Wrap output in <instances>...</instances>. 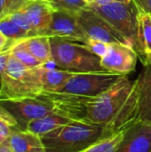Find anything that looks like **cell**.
<instances>
[{
  "mask_svg": "<svg viewBox=\"0 0 151 152\" xmlns=\"http://www.w3.org/2000/svg\"><path fill=\"white\" fill-rule=\"evenodd\" d=\"M137 98V79L123 76L108 91L91 99L85 122L119 131L133 122Z\"/></svg>",
  "mask_w": 151,
  "mask_h": 152,
  "instance_id": "6da1fadb",
  "label": "cell"
},
{
  "mask_svg": "<svg viewBox=\"0 0 151 152\" xmlns=\"http://www.w3.org/2000/svg\"><path fill=\"white\" fill-rule=\"evenodd\" d=\"M117 131L88 122L73 121L41 137L45 152H85Z\"/></svg>",
  "mask_w": 151,
  "mask_h": 152,
  "instance_id": "7a4b0ae2",
  "label": "cell"
},
{
  "mask_svg": "<svg viewBox=\"0 0 151 152\" xmlns=\"http://www.w3.org/2000/svg\"><path fill=\"white\" fill-rule=\"evenodd\" d=\"M52 57L59 69L77 73L108 72L101 65V58L84 44L61 37H50Z\"/></svg>",
  "mask_w": 151,
  "mask_h": 152,
  "instance_id": "3957f363",
  "label": "cell"
},
{
  "mask_svg": "<svg viewBox=\"0 0 151 152\" xmlns=\"http://www.w3.org/2000/svg\"><path fill=\"white\" fill-rule=\"evenodd\" d=\"M42 92L39 67H26L11 53L0 84V99L36 96Z\"/></svg>",
  "mask_w": 151,
  "mask_h": 152,
  "instance_id": "277c9868",
  "label": "cell"
},
{
  "mask_svg": "<svg viewBox=\"0 0 151 152\" xmlns=\"http://www.w3.org/2000/svg\"><path fill=\"white\" fill-rule=\"evenodd\" d=\"M136 49L139 9L132 0L128 3H112L103 5L89 4Z\"/></svg>",
  "mask_w": 151,
  "mask_h": 152,
  "instance_id": "5b68a950",
  "label": "cell"
},
{
  "mask_svg": "<svg viewBox=\"0 0 151 152\" xmlns=\"http://www.w3.org/2000/svg\"><path fill=\"white\" fill-rule=\"evenodd\" d=\"M0 105L14 118L21 130H26L34 120L56 114L53 103L43 93L36 96L0 99Z\"/></svg>",
  "mask_w": 151,
  "mask_h": 152,
  "instance_id": "8992f818",
  "label": "cell"
},
{
  "mask_svg": "<svg viewBox=\"0 0 151 152\" xmlns=\"http://www.w3.org/2000/svg\"><path fill=\"white\" fill-rule=\"evenodd\" d=\"M122 77L110 72L77 73L57 92L84 97H97L111 88Z\"/></svg>",
  "mask_w": 151,
  "mask_h": 152,
  "instance_id": "52a82bcc",
  "label": "cell"
},
{
  "mask_svg": "<svg viewBox=\"0 0 151 152\" xmlns=\"http://www.w3.org/2000/svg\"><path fill=\"white\" fill-rule=\"evenodd\" d=\"M76 17L87 38L103 41L108 44L123 43L129 45L128 42L90 5L77 12Z\"/></svg>",
  "mask_w": 151,
  "mask_h": 152,
  "instance_id": "ba28073f",
  "label": "cell"
},
{
  "mask_svg": "<svg viewBox=\"0 0 151 152\" xmlns=\"http://www.w3.org/2000/svg\"><path fill=\"white\" fill-rule=\"evenodd\" d=\"M139 55L135 49L123 43L109 44L107 53L101 58V67L108 72L127 76L134 71Z\"/></svg>",
  "mask_w": 151,
  "mask_h": 152,
  "instance_id": "9c48e42d",
  "label": "cell"
},
{
  "mask_svg": "<svg viewBox=\"0 0 151 152\" xmlns=\"http://www.w3.org/2000/svg\"><path fill=\"white\" fill-rule=\"evenodd\" d=\"M40 36L61 37L84 44L87 37L77 21L76 14L62 11H54L49 27Z\"/></svg>",
  "mask_w": 151,
  "mask_h": 152,
  "instance_id": "30bf717a",
  "label": "cell"
},
{
  "mask_svg": "<svg viewBox=\"0 0 151 152\" xmlns=\"http://www.w3.org/2000/svg\"><path fill=\"white\" fill-rule=\"evenodd\" d=\"M115 152H151V123L134 121L128 124Z\"/></svg>",
  "mask_w": 151,
  "mask_h": 152,
  "instance_id": "8fae6325",
  "label": "cell"
},
{
  "mask_svg": "<svg viewBox=\"0 0 151 152\" xmlns=\"http://www.w3.org/2000/svg\"><path fill=\"white\" fill-rule=\"evenodd\" d=\"M20 11L30 23L34 36H40L49 27L55 10L47 0H28Z\"/></svg>",
  "mask_w": 151,
  "mask_h": 152,
  "instance_id": "7c38bea8",
  "label": "cell"
},
{
  "mask_svg": "<svg viewBox=\"0 0 151 152\" xmlns=\"http://www.w3.org/2000/svg\"><path fill=\"white\" fill-rule=\"evenodd\" d=\"M138 98L134 121L151 123V65L145 64L138 76Z\"/></svg>",
  "mask_w": 151,
  "mask_h": 152,
  "instance_id": "4fadbf2b",
  "label": "cell"
},
{
  "mask_svg": "<svg viewBox=\"0 0 151 152\" xmlns=\"http://www.w3.org/2000/svg\"><path fill=\"white\" fill-rule=\"evenodd\" d=\"M7 147L12 152H45L40 136L21 129L12 133L7 141Z\"/></svg>",
  "mask_w": 151,
  "mask_h": 152,
  "instance_id": "5bb4252c",
  "label": "cell"
},
{
  "mask_svg": "<svg viewBox=\"0 0 151 152\" xmlns=\"http://www.w3.org/2000/svg\"><path fill=\"white\" fill-rule=\"evenodd\" d=\"M53 63V62H52ZM51 63L39 67V76L43 92L59 91L77 72L50 67Z\"/></svg>",
  "mask_w": 151,
  "mask_h": 152,
  "instance_id": "9a60e30c",
  "label": "cell"
},
{
  "mask_svg": "<svg viewBox=\"0 0 151 152\" xmlns=\"http://www.w3.org/2000/svg\"><path fill=\"white\" fill-rule=\"evenodd\" d=\"M35 58L44 65L53 62L52 57V49L50 37L46 36H32L23 38L17 42Z\"/></svg>",
  "mask_w": 151,
  "mask_h": 152,
  "instance_id": "2e32d148",
  "label": "cell"
},
{
  "mask_svg": "<svg viewBox=\"0 0 151 152\" xmlns=\"http://www.w3.org/2000/svg\"><path fill=\"white\" fill-rule=\"evenodd\" d=\"M135 51L141 61L151 54V16L141 11L138 17L137 45Z\"/></svg>",
  "mask_w": 151,
  "mask_h": 152,
  "instance_id": "e0dca14e",
  "label": "cell"
},
{
  "mask_svg": "<svg viewBox=\"0 0 151 152\" xmlns=\"http://www.w3.org/2000/svg\"><path fill=\"white\" fill-rule=\"evenodd\" d=\"M71 122H73V120L53 113L30 122L26 130L42 137L43 135Z\"/></svg>",
  "mask_w": 151,
  "mask_h": 152,
  "instance_id": "ac0fdd59",
  "label": "cell"
},
{
  "mask_svg": "<svg viewBox=\"0 0 151 152\" xmlns=\"http://www.w3.org/2000/svg\"><path fill=\"white\" fill-rule=\"evenodd\" d=\"M0 32L4 34L12 45L23 38L30 37L29 34L16 24L9 15L0 19Z\"/></svg>",
  "mask_w": 151,
  "mask_h": 152,
  "instance_id": "d6986e66",
  "label": "cell"
},
{
  "mask_svg": "<svg viewBox=\"0 0 151 152\" xmlns=\"http://www.w3.org/2000/svg\"><path fill=\"white\" fill-rule=\"evenodd\" d=\"M125 130V127L117 131L112 136L97 142L85 152H115L123 140Z\"/></svg>",
  "mask_w": 151,
  "mask_h": 152,
  "instance_id": "ffe728a7",
  "label": "cell"
},
{
  "mask_svg": "<svg viewBox=\"0 0 151 152\" xmlns=\"http://www.w3.org/2000/svg\"><path fill=\"white\" fill-rule=\"evenodd\" d=\"M10 48H11L12 55L15 57L22 64H24L26 67L37 68V67L44 65L41 61H39L36 58H35L28 51H27L24 47H22L17 42L14 43Z\"/></svg>",
  "mask_w": 151,
  "mask_h": 152,
  "instance_id": "44dd1931",
  "label": "cell"
},
{
  "mask_svg": "<svg viewBox=\"0 0 151 152\" xmlns=\"http://www.w3.org/2000/svg\"><path fill=\"white\" fill-rule=\"evenodd\" d=\"M55 11L68 12L76 14L89 4L85 0H47Z\"/></svg>",
  "mask_w": 151,
  "mask_h": 152,
  "instance_id": "7402d4cb",
  "label": "cell"
},
{
  "mask_svg": "<svg viewBox=\"0 0 151 152\" xmlns=\"http://www.w3.org/2000/svg\"><path fill=\"white\" fill-rule=\"evenodd\" d=\"M16 129H19L16 120L0 105V137L8 141L12 133Z\"/></svg>",
  "mask_w": 151,
  "mask_h": 152,
  "instance_id": "603a6c76",
  "label": "cell"
},
{
  "mask_svg": "<svg viewBox=\"0 0 151 152\" xmlns=\"http://www.w3.org/2000/svg\"><path fill=\"white\" fill-rule=\"evenodd\" d=\"M28 0H0V19L20 10Z\"/></svg>",
  "mask_w": 151,
  "mask_h": 152,
  "instance_id": "cb8c5ba5",
  "label": "cell"
},
{
  "mask_svg": "<svg viewBox=\"0 0 151 152\" xmlns=\"http://www.w3.org/2000/svg\"><path fill=\"white\" fill-rule=\"evenodd\" d=\"M84 45H85L93 53H94L100 58H102L107 53L109 46V44L108 43L100 40L91 39V38H87L86 41L84 43Z\"/></svg>",
  "mask_w": 151,
  "mask_h": 152,
  "instance_id": "d4e9b609",
  "label": "cell"
},
{
  "mask_svg": "<svg viewBox=\"0 0 151 152\" xmlns=\"http://www.w3.org/2000/svg\"><path fill=\"white\" fill-rule=\"evenodd\" d=\"M9 16H10V18H11L16 24H18V25H19L21 28H23L24 30H26V31L29 34L30 37L34 36L32 28H31V26H30V23L28 22V20L26 15H25L20 10H19V11H17V12H14L9 14Z\"/></svg>",
  "mask_w": 151,
  "mask_h": 152,
  "instance_id": "484cf974",
  "label": "cell"
},
{
  "mask_svg": "<svg viewBox=\"0 0 151 152\" xmlns=\"http://www.w3.org/2000/svg\"><path fill=\"white\" fill-rule=\"evenodd\" d=\"M11 56V48H8L4 51L0 52V84L2 81V77L4 74V71L6 68L8 60Z\"/></svg>",
  "mask_w": 151,
  "mask_h": 152,
  "instance_id": "4316f807",
  "label": "cell"
},
{
  "mask_svg": "<svg viewBox=\"0 0 151 152\" xmlns=\"http://www.w3.org/2000/svg\"><path fill=\"white\" fill-rule=\"evenodd\" d=\"M141 12H146L151 16V0H133Z\"/></svg>",
  "mask_w": 151,
  "mask_h": 152,
  "instance_id": "83f0119b",
  "label": "cell"
},
{
  "mask_svg": "<svg viewBox=\"0 0 151 152\" xmlns=\"http://www.w3.org/2000/svg\"><path fill=\"white\" fill-rule=\"evenodd\" d=\"M12 45V44L10 42V40L0 32V52L4 51L8 48H10Z\"/></svg>",
  "mask_w": 151,
  "mask_h": 152,
  "instance_id": "f1b7e54d",
  "label": "cell"
},
{
  "mask_svg": "<svg viewBox=\"0 0 151 152\" xmlns=\"http://www.w3.org/2000/svg\"><path fill=\"white\" fill-rule=\"evenodd\" d=\"M132 0H93L91 4L93 5H103L112 3H128Z\"/></svg>",
  "mask_w": 151,
  "mask_h": 152,
  "instance_id": "f546056e",
  "label": "cell"
},
{
  "mask_svg": "<svg viewBox=\"0 0 151 152\" xmlns=\"http://www.w3.org/2000/svg\"><path fill=\"white\" fill-rule=\"evenodd\" d=\"M142 62L143 65H145V64H150V65H151V54L149 55V56H147Z\"/></svg>",
  "mask_w": 151,
  "mask_h": 152,
  "instance_id": "4dcf8cb0",
  "label": "cell"
},
{
  "mask_svg": "<svg viewBox=\"0 0 151 152\" xmlns=\"http://www.w3.org/2000/svg\"><path fill=\"white\" fill-rule=\"evenodd\" d=\"M0 152H12V151H10L8 148H4V149H0Z\"/></svg>",
  "mask_w": 151,
  "mask_h": 152,
  "instance_id": "1f68e13d",
  "label": "cell"
},
{
  "mask_svg": "<svg viewBox=\"0 0 151 152\" xmlns=\"http://www.w3.org/2000/svg\"><path fill=\"white\" fill-rule=\"evenodd\" d=\"M85 1H86L89 4H91L93 3V0H85Z\"/></svg>",
  "mask_w": 151,
  "mask_h": 152,
  "instance_id": "d6a6232c",
  "label": "cell"
}]
</instances>
